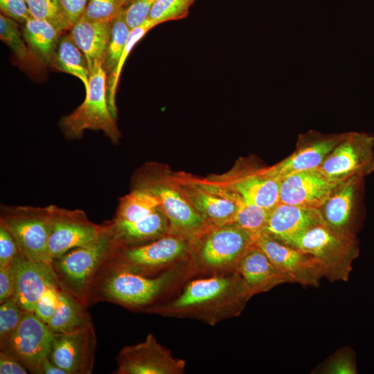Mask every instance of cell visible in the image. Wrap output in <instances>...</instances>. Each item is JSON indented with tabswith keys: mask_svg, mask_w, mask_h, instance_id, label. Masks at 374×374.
Segmentation results:
<instances>
[{
	"mask_svg": "<svg viewBox=\"0 0 374 374\" xmlns=\"http://www.w3.org/2000/svg\"><path fill=\"white\" fill-rule=\"evenodd\" d=\"M54 333L34 312L24 311L17 328L0 341V350L15 357L31 373L39 374L48 357Z\"/></svg>",
	"mask_w": 374,
	"mask_h": 374,
	"instance_id": "obj_11",
	"label": "cell"
},
{
	"mask_svg": "<svg viewBox=\"0 0 374 374\" xmlns=\"http://www.w3.org/2000/svg\"><path fill=\"white\" fill-rule=\"evenodd\" d=\"M124 8L112 22L109 42L103 66L107 77L111 75L116 67L132 30L126 22Z\"/></svg>",
	"mask_w": 374,
	"mask_h": 374,
	"instance_id": "obj_31",
	"label": "cell"
},
{
	"mask_svg": "<svg viewBox=\"0 0 374 374\" xmlns=\"http://www.w3.org/2000/svg\"><path fill=\"white\" fill-rule=\"evenodd\" d=\"M112 21H93L81 17L71 28L70 35L83 53L90 74L103 66L111 34Z\"/></svg>",
	"mask_w": 374,
	"mask_h": 374,
	"instance_id": "obj_24",
	"label": "cell"
},
{
	"mask_svg": "<svg viewBox=\"0 0 374 374\" xmlns=\"http://www.w3.org/2000/svg\"><path fill=\"white\" fill-rule=\"evenodd\" d=\"M24 310L17 302L10 298L0 305V341L9 336L18 326Z\"/></svg>",
	"mask_w": 374,
	"mask_h": 374,
	"instance_id": "obj_37",
	"label": "cell"
},
{
	"mask_svg": "<svg viewBox=\"0 0 374 374\" xmlns=\"http://www.w3.org/2000/svg\"><path fill=\"white\" fill-rule=\"evenodd\" d=\"M271 210L245 201L240 197L239 208L233 222L256 238L264 232Z\"/></svg>",
	"mask_w": 374,
	"mask_h": 374,
	"instance_id": "obj_32",
	"label": "cell"
},
{
	"mask_svg": "<svg viewBox=\"0 0 374 374\" xmlns=\"http://www.w3.org/2000/svg\"><path fill=\"white\" fill-rule=\"evenodd\" d=\"M255 239L234 222L217 225L202 240L199 249V260L205 266L213 269L236 267Z\"/></svg>",
	"mask_w": 374,
	"mask_h": 374,
	"instance_id": "obj_14",
	"label": "cell"
},
{
	"mask_svg": "<svg viewBox=\"0 0 374 374\" xmlns=\"http://www.w3.org/2000/svg\"><path fill=\"white\" fill-rule=\"evenodd\" d=\"M193 4L190 0H157L148 19L156 26L163 22L186 18Z\"/></svg>",
	"mask_w": 374,
	"mask_h": 374,
	"instance_id": "obj_34",
	"label": "cell"
},
{
	"mask_svg": "<svg viewBox=\"0 0 374 374\" xmlns=\"http://www.w3.org/2000/svg\"><path fill=\"white\" fill-rule=\"evenodd\" d=\"M59 125L70 139L80 137L86 130H93L103 131L114 143L118 141L121 133L108 106L107 73L103 66L90 74L82 103L71 114L62 116Z\"/></svg>",
	"mask_w": 374,
	"mask_h": 374,
	"instance_id": "obj_5",
	"label": "cell"
},
{
	"mask_svg": "<svg viewBox=\"0 0 374 374\" xmlns=\"http://www.w3.org/2000/svg\"><path fill=\"white\" fill-rule=\"evenodd\" d=\"M324 373L332 374L357 373L354 355L348 349H344L335 355L327 363Z\"/></svg>",
	"mask_w": 374,
	"mask_h": 374,
	"instance_id": "obj_40",
	"label": "cell"
},
{
	"mask_svg": "<svg viewBox=\"0 0 374 374\" xmlns=\"http://www.w3.org/2000/svg\"><path fill=\"white\" fill-rule=\"evenodd\" d=\"M134 183L133 188L147 190L159 199L172 235L186 239L206 226L207 220L195 208L180 186L170 183L152 166L141 170Z\"/></svg>",
	"mask_w": 374,
	"mask_h": 374,
	"instance_id": "obj_4",
	"label": "cell"
},
{
	"mask_svg": "<svg viewBox=\"0 0 374 374\" xmlns=\"http://www.w3.org/2000/svg\"><path fill=\"white\" fill-rule=\"evenodd\" d=\"M125 6L127 5L130 0H119Z\"/></svg>",
	"mask_w": 374,
	"mask_h": 374,
	"instance_id": "obj_47",
	"label": "cell"
},
{
	"mask_svg": "<svg viewBox=\"0 0 374 374\" xmlns=\"http://www.w3.org/2000/svg\"><path fill=\"white\" fill-rule=\"evenodd\" d=\"M344 133L323 134L309 130L299 134L296 148L287 157L269 167L271 173L279 180L290 174L317 170L339 142Z\"/></svg>",
	"mask_w": 374,
	"mask_h": 374,
	"instance_id": "obj_17",
	"label": "cell"
},
{
	"mask_svg": "<svg viewBox=\"0 0 374 374\" xmlns=\"http://www.w3.org/2000/svg\"><path fill=\"white\" fill-rule=\"evenodd\" d=\"M116 362V374H180L186 365L159 344L152 334L143 342L123 347Z\"/></svg>",
	"mask_w": 374,
	"mask_h": 374,
	"instance_id": "obj_13",
	"label": "cell"
},
{
	"mask_svg": "<svg viewBox=\"0 0 374 374\" xmlns=\"http://www.w3.org/2000/svg\"><path fill=\"white\" fill-rule=\"evenodd\" d=\"M154 26H156V25L151 20L148 19L141 26L132 29L130 37L116 67L112 74L107 77V103L109 110L115 119L117 116L116 94L123 64L134 46Z\"/></svg>",
	"mask_w": 374,
	"mask_h": 374,
	"instance_id": "obj_30",
	"label": "cell"
},
{
	"mask_svg": "<svg viewBox=\"0 0 374 374\" xmlns=\"http://www.w3.org/2000/svg\"><path fill=\"white\" fill-rule=\"evenodd\" d=\"M311 255L330 280H348L354 260L359 256L357 238L342 235L324 222L307 230L291 245Z\"/></svg>",
	"mask_w": 374,
	"mask_h": 374,
	"instance_id": "obj_3",
	"label": "cell"
},
{
	"mask_svg": "<svg viewBox=\"0 0 374 374\" xmlns=\"http://www.w3.org/2000/svg\"><path fill=\"white\" fill-rule=\"evenodd\" d=\"M51 64L59 71L77 77L88 89L90 73L86 59L70 34L60 37Z\"/></svg>",
	"mask_w": 374,
	"mask_h": 374,
	"instance_id": "obj_28",
	"label": "cell"
},
{
	"mask_svg": "<svg viewBox=\"0 0 374 374\" xmlns=\"http://www.w3.org/2000/svg\"><path fill=\"white\" fill-rule=\"evenodd\" d=\"M88 0H59L71 27L82 16Z\"/></svg>",
	"mask_w": 374,
	"mask_h": 374,
	"instance_id": "obj_45",
	"label": "cell"
},
{
	"mask_svg": "<svg viewBox=\"0 0 374 374\" xmlns=\"http://www.w3.org/2000/svg\"><path fill=\"white\" fill-rule=\"evenodd\" d=\"M96 345L93 326L71 333H54L48 357L66 374H91Z\"/></svg>",
	"mask_w": 374,
	"mask_h": 374,
	"instance_id": "obj_16",
	"label": "cell"
},
{
	"mask_svg": "<svg viewBox=\"0 0 374 374\" xmlns=\"http://www.w3.org/2000/svg\"><path fill=\"white\" fill-rule=\"evenodd\" d=\"M31 17L44 20L59 32L70 30L71 26L59 0H26Z\"/></svg>",
	"mask_w": 374,
	"mask_h": 374,
	"instance_id": "obj_33",
	"label": "cell"
},
{
	"mask_svg": "<svg viewBox=\"0 0 374 374\" xmlns=\"http://www.w3.org/2000/svg\"><path fill=\"white\" fill-rule=\"evenodd\" d=\"M249 297L236 274L232 277L215 276L193 280L168 307L171 310L181 312L206 307L225 298L243 301Z\"/></svg>",
	"mask_w": 374,
	"mask_h": 374,
	"instance_id": "obj_18",
	"label": "cell"
},
{
	"mask_svg": "<svg viewBox=\"0 0 374 374\" xmlns=\"http://www.w3.org/2000/svg\"><path fill=\"white\" fill-rule=\"evenodd\" d=\"M18 22L3 15H0V38L22 62L28 57V48L25 44L24 37L19 28Z\"/></svg>",
	"mask_w": 374,
	"mask_h": 374,
	"instance_id": "obj_35",
	"label": "cell"
},
{
	"mask_svg": "<svg viewBox=\"0 0 374 374\" xmlns=\"http://www.w3.org/2000/svg\"><path fill=\"white\" fill-rule=\"evenodd\" d=\"M318 170L330 181L339 183L374 172V134L344 132V136Z\"/></svg>",
	"mask_w": 374,
	"mask_h": 374,
	"instance_id": "obj_7",
	"label": "cell"
},
{
	"mask_svg": "<svg viewBox=\"0 0 374 374\" xmlns=\"http://www.w3.org/2000/svg\"><path fill=\"white\" fill-rule=\"evenodd\" d=\"M195 208L216 226L234 222L240 196L216 182H192L179 185Z\"/></svg>",
	"mask_w": 374,
	"mask_h": 374,
	"instance_id": "obj_19",
	"label": "cell"
},
{
	"mask_svg": "<svg viewBox=\"0 0 374 374\" xmlns=\"http://www.w3.org/2000/svg\"><path fill=\"white\" fill-rule=\"evenodd\" d=\"M61 34L44 20L30 17L23 24L24 40L30 48L46 63L51 64Z\"/></svg>",
	"mask_w": 374,
	"mask_h": 374,
	"instance_id": "obj_27",
	"label": "cell"
},
{
	"mask_svg": "<svg viewBox=\"0 0 374 374\" xmlns=\"http://www.w3.org/2000/svg\"><path fill=\"white\" fill-rule=\"evenodd\" d=\"M192 3H193L195 0H190Z\"/></svg>",
	"mask_w": 374,
	"mask_h": 374,
	"instance_id": "obj_48",
	"label": "cell"
},
{
	"mask_svg": "<svg viewBox=\"0 0 374 374\" xmlns=\"http://www.w3.org/2000/svg\"><path fill=\"white\" fill-rule=\"evenodd\" d=\"M15 283V278L12 263L0 267V303L12 297Z\"/></svg>",
	"mask_w": 374,
	"mask_h": 374,
	"instance_id": "obj_43",
	"label": "cell"
},
{
	"mask_svg": "<svg viewBox=\"0 0 374 374\" xmlns=\"http://www.w3.org/2000/svg\"><path fill=\"white\" fill-rule=\"evenodd\" d=\"M235 269L250 296L278 285L291 283L255 242L241 257Z\"/></svg>",
	"mask_w": 374,
	"mask_h": 374,
	"instance_id": "obj_23",
	"label": "cell"
},
{
	"mask_svg": "<svg viewBox=\"0 0 374 374\" xmlns=\"http://www.w3.org/2000/svg\"><path fill=\"white\" fill-rule=\"evenodd\" d=\"M188 249L186 238L172 234L143 245L130 247L116 245L106 261L121 268L148 276L181 258Z\"/></svg>",
	"mask_w": 374,
	"mask_h": 374,
	"instance_id": "obj_10",
	"label": "cell"
},
{
	"mask_svg": "<svg viewBox=\"0 0 374 374\" xmlns=\"http://www.w3.org/2000/svg\"><path fill=\"white\" fill-rule=\"evenodd\" d=\"M364 179L363 177H354L337 183L319 208L327 226L350 238H357L363 222Z\"/></svg>",
	"mask_w": 374,
	"mask_h": 374,
	"instance_id": "obj_8",
	"label": "cell"
},
{
	"mask_svg": "<svg viewBox=\"0 0 374 374\" xmlns=\"http://www.w3.org/2000/svg\"><path fill=\"white\" fill-rule=\"evenodd\" d=\"M337 184L318 169L290 174L280 179L279 203L319 208Z\"/></svg>",
	"mask_w": 374,
	"mask_h": 374,
	"instance_id": "obj_21",
	"label": "cell"
},
{
	"mask_svg": "<svg viewBox=\"0 0 374 374\" xmlns=\"http://www.w3.org/2000/svg\"><path fill=\"white\" fill-rule=\"evenodd\" d=\"M48 208V248L52 260L71 249L94 242L104 231L105 224L91 222L81 209L70 210L54 204Z\"/></svg>",
	"mask_w": 374,
	"mask_h": 374,
	"instance_id": "obj_9",
	"label": "cell"
},
{
	"mask_svg": "<svg viewBox=\"0 0 374 374\" xmlns=\"http://www.w3.org/2000/svg\"><path fill=\"white\" fill-rule=\"evenodd\" d=\"M321 222L319 208L278 203L271 210L264 232L291 246L307 230Z\"/></svg>",
	"mask_w": 374,
	"mask_h": 374,
	"instance_id": "obj_22",
	"label": "cell"
},
{
	"mask_svg": "<svg viewBox=\"0 0 374 374\" xmlns=\"http://www.w3.org/2000/svg\"><path fill=\"white\" fill-rule=\"evenodd\" d=\"M255 243L291 283L318 286L324 277L317 260L299 249L280 242L265 232L256 238Z\"/></svg>",
	"mask_w": 374,
	"mask_h": 374,
	"instance_id": "obj_15",
	"label": "cell"
},
{
	"mask_svg": "<svg viewBox=\"0 0 374 374\" xmlns=\"http://www.w3.org/2000/svg\"><path fill=\"white\" fill-rule=\"evenodd\" d=\"M0 225L14 238L19 253L34 261L51 262L48 248L49 208L1 206Z\"/></svg>",
	"mask_w": 374,
	"mask_h": 374,
	"instance_id": "obj_6",
	"label": "cell"
},
{
	"mask_svg": "<svg viewBox=\"0 0 374 374\" xmlns=\"http://www.w3.org/2000/svg\"><path fill=\"white\" fill-rule=\"evenodd\" d=\"M104 224V231L96 241L71 249L51 261L59 288L85 305L93 278L116 246L110 221Z\"/></svg>",
	"mask_w": 374,
	"mask_h": 374,
	"instance_id": "obj_2",
	"label": "cell"
},
{
	"mask_svg": "<svg viewBox=\"0 0 374 374\" xmlns=\"http://www.w3.org/2000/svg\"><path fill=\"white\" fill-rule=\"evenodd\" d=\"M1 14L24 24L31 17L26 0H0Z\"/></svg>",
	"mask_w": 374,
	"mask_h": 374,
	"instance_id": "obj_41",
	"label": "cell"
},
{
	"mask_svg": "<svg viewBox=\"0 0 374 374\" xmlns=\"http://www.w3.org/2000/svg\"><path fill=\"white\" fill-rule=\"evenodd\" d=\"M28 371L15 357L0 350V374H26Z\"/></svg>",
	"mask_w": 374,
	"mask_h": 374,
	"instance_id": "obj_44",
	"label": "cell"
},
{
	"mask_svg": "<svg viewBox=\"0 0 374 374\" xmlns=\"http://www.w3.org/2000/svg\"><path fill=\"white\" fill-rule=\"evenodd\" d=\"M114 240L118 247H130L153 242L169 231L168 222L161 207L134 222L110 221Z\"/></svg>",
	"mask_w": 374,
	"mask_h": 374,
	"instance_id": "obj_25",
	"label": "cell"
},
{
	"mask_svg": "<svg viewBox=\"0 0 374 374\" xmlns=\"http://www.w3.org/2000/svg\"><path fill=\"white\" fill-rule=\"evenodd\" d=\"M60 290L58 286L48 287L36 303L34 313L40 321L46 324L57 308Z\"/></svg>",
	"mask_w": 374,
	"mask_h": 374,
	"instance_id": "obj_38",
	"label": "cell"
},
{
	"mask_svg": "<svg viewBox=\"0 0 374 374\" xmlns=\"http://www.w3.org/2000/svg\"><path fill=\"white\" fill-rule=\"evenodd\" d=\"M125 7L119 0H88L82 17L93 21H112Z\"/></svg>",
	"mask_w": 374,
	"mask_h": 374,
	"instance_id": "obj_36",
	"label": "cell"
},
{
	"mask_svg": "<svg viewBox=\"0 0 374 374\" xmlns=\"http://www.w3.org/2000/svg\"><path fill=\"white\" fill-rule=\"evenodd\" d=\"M19 252L12 235L6 228L0 225V267L12 264Z\"/></svg>",
	"mask_w": 374,
	"mask_h": 374,
	"instance_id": "obj_42",
	"label": "cell"
},
{
	"mask_svg": "<svg viewBox=\"0 0 374 374\" xmlns=\"http://www.w3.org/2000/svg\"><path fill=\"white\" fill-rule=\"evenodd\" d=\"M12 266L15 283L12 298L24 311L34 312L45 290L51 286H58L51 262L30 260L19 252Z\"/></svg>",
	"mask_w": 374,
	"mask_h": 374,
	"instance_id": "obj_20",
	"label": "cell"
},
{
	"mask_svg": "<svg viewBox=\"0 0 374 374\" xmlns=\"http://www.w3.org/2000/svg\"><path fill=\"white\" fill-rule=\"evenodd\" d=\"M175 277L172 271L150 277L105 260L90 285L86 305L88 307L99 302H109L130 309H142L158 299Z\"/></svg>",
	"mask_w": 374,
	"mask_h": 374,
	"instance_id": "obj_1",
	"label": "cell"
},
{
	"mask_svg": "<svg viewBox=\"0 0 374 374\" xmlns=\"http://www.w3.org/2000/svg\"><path fill=\"white\" fill-rule=\"evenodd\" d=\"M157 0H130L124 8V15L130 29L141 26L148 19Z\"/></svg>",
	"mask_w": 374,
	"mask_h": 374,
	"instance_id": "obj_39",
	"label": "cell"
},
{
	"mask_svg": "<svg viewBox=\"0 0 374 374\" xmlns=\"http://www.w3.org/2000/svg\"><path fill=\"white\" fill-rule=\"evenodd\" d=\"M217 182L261 207L271 210L279 203L280 180L269 167H261L249 160H242Z\"/></svg>",
	"mask_w": 374,
	"mask_h": 374,
	"instance_id": "obj_12",
	"label": "cell"
},
{
	"mask_svg": "<svg viewBox=\"0 0 374 374\" xmlns=\"http://www.w3.org/2000/svg\"><path fill=\"white\" fill-rule=\"evenodd\" d=\"M39 374H66V373L47 357L42 363Z\"/></svg>",
	"mask_w": 374,
	"mask_h": 374,
	"instance_id": "obj_46",
	"label": "cell"
},
{
	"mask_svg": "<svg viewBox=\"0 0 374 374\" xmlns=\"http://www.w3.org/2000/svg\"><path fill=\"white\" fill-rule=\"evenodd\" d=\"M160 207L159 199L150 192L133 188L119 200L114 220L134 222L144 218Z\"/></svg>",
	"mask_w": 374,
	"mask_h": 374,
	"instance_id": "obj_29",
	"label": "cell"
},
{
	"mask_svg": "<svg viewBox=\"0 0 374 374\" xmlns=\"http://www.w3.org/2000/svg\"><path fill=\"white\" fill-rule=\"evenodd\" d=\"M87 306L69 293L60 290L57 308L47 323L53 333H71L93 326Z\"/></svg>",
	"mask_w": 374,
	"mask_h": 374,
	"instance_id": "obj_26",
	"label": "cell"
}]
</instances>
